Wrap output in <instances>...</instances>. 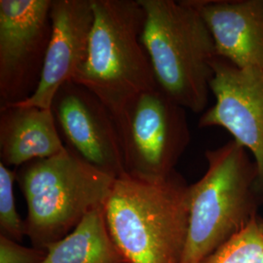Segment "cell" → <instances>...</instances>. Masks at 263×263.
I'll return each instance as SVG.
<instances>
[{"label": "cell", "mask_w": 263, "mask_h": 263, "mask_svg": "<svg viewBox=\"0 0 263 263\" xmlns=\"http://www.w3.org/2000/svg\"><path fill=\"white\" fill-rule=\"evenodd\" d=\"M258 223H259V226H260V228L262 229L263 231V218L262 217H260V216H258Z\"/></svg>", "instance_id": "e0dca14e"}, {"label": "cell", "mask_w": 263, "mask_h": 263, "mask_svg": "<svg viewBox=\"0 0 263 263\" xmlns=\"http://www.w3.org/2000/svg\"><path fill=\"white\" fill-rule=\"evenodd\" d=\"M213 70L211 92L216 102L201 115L198 127L222 128L250 152L263 204V68H241L216 57Z\"/></svg>", "instance_id": "ba28073f"}, {"label": "cell", "mask_w": 263, "mask_h": 263, "mask_svg": "<svg viewBox=\"0 0 263 263\" xmlns=\"http://www.w3.org/2000/svg\"><path fill=\"white\" fill-rule=\"evenodd\" d=\"M114 117L126 174L154 180L176 171L191 141L185 108L157 87L134 97Z\"/></svg>", "instance_id": "8992f818"}, {"label": "cell", "mask_w": 263, "mask_h": 263, "mask_svg": "<svg viewBox=\"0 0 263 263\" xmlns=\"http://www.w3.org/2000/svg\"><path fill=\"white\" fill-rule=\"evenodd\" d=\"M144 11L141 34L157 84L177 104L205 112L216 50L195 0H139Z\"/></svg>", "instance_id": "7a4b0ae2"}, {"label": "cell", "mask_w": 263, "mask_h": 263, "mask_svg": "<svg viewBox=\"0 0 263 263\" xmlns=\"http://www.w3.org/2000/svg\"><path fill=\"white\" fill-rule=\"evenodd\" d=\"M93 8L87 55L72 81L116 116L134 97L159 87L141 40L144 11L139 0H93Z\"/></svg>", "instance_id": "5b68a950"}, {"label": "cell", "mask_w": 263, "mask_h": 263, "mask_svg": "<svg viewBox=\"0 0 263 263\" xmlns=\"http://www.w3.org/2000/svg\"><path fill=\"white\" fill-rule=\"evenodd\" d=\"M17 170L9 169L0 162V229L1 234L12 240L21 241L26 235L25 221L20 217L16 209L14 182Z\"/></svg>", "instance_id": "9a60e30c"}, {"label": "cell", "mask_w": 263, "mask_h": 263, "mask_svg": "<svg viewBox=\"0 0 263 263\" xmlns=\"http://www.w3.org/2000/svg\"><path fill=\"white\" fill-rule=\"evenodd\" d=\"M216 56L241 68H263V0H195Z\"/></svg>", "instance_id": "8fae6325"}, {"label": "cell", "mask_w": 263, "mask_h": 263, "mask_svg": "<svg viewBox=\"0 0 263 263\" xmlns=\"http://www.w3.org/2000/svg\"><path fill=\"white\" fill-rule=\"evenodd\" d=\"M46 252L41 263H125L109 233L104 207L90 212Z\"/></svg>", "instance_id": "4fadbf2b"}, {"label": "cell", "mask_w": 263, "mask_h": 263, "mask_svg": "<svg viewBox=\"0 0 263 263\" xmlns=\"http://www.w3.org/2000/svg\"><path fill=\"white\" fill-rule=\"evenodd\" d=\"M46 254L44 249L27 248L9 237L0 235V263H41Z\"/></svg>", "instance_id": "2e32d148"}, {"label": "cell", "mask_w": 263, "mask_h": 263, "mask_svg": "<svg viewBox=\"0 0 263 263\" xmlns=\"http://www.w3.org/2000/svg\"><path fill=\"white\" fill-rule=\"evenodd\" d=\"M115 179L66 145L52 157L23 165L16 181L28 207L26 235L35 248L46 250L90 212L104 207Z\"/></svg>", "instance_id": "277c9868"}, {"label": "cell", "mask_w": 263, "mask_h": 263, "mask_svg": "<svg viewBox=\"0 0 263 263\" xmlns=\"http://www.w3.org/2000/svg\"><path fill=\"white\" fill-rule=\"evenodd\" d=\"M52 33L35 93L23 105L50 109L58 90L83 64L94 23L93 0H52Z\"/></svg>", "instance_id": "30bf717a"}, {"label": "cell", "mask_w": 263, "mask_h": 263, "mask_svg": "<svg viewBox=\"0 0 263 263\" xmlns=\"http://www.w3.org/2000/svg\"><path fill=\"white\" fill-rule=\"evenodd\" d=\"M202 263H263V231L258 216Z\"/></svg>", "instance_id": "5bb4252c"}, {"label": "cell", "mask_w": 263, "mask_h": 263, "mask_svg": "<svg viewBox=\"0 0 263 263\" xmlns=\"http://www.w3.org/2000/svg\"><path fill=\"white\" fill-rule=\"evenodd\" d=\"M51 110L65 145L114 178L126 174L116 119L98 96L71 80L58 90Z\"/></svg>", "instance_id": "9c48e42d"}, {"label": "cell", "mask_w": 263, "mask_h": 263, "mask_svg": "<svg viewBox=\"0 0 263 263\" xmlns=\"http://www.w3.org/2000/svg\"><path fill=\"white\" fill-rule=\"evenodd\" d=\"M207 171L189 187L186 243L181 263H202L257 216V167L231 140L205 151Z\"/></svg>", "instance_id": "3957f363"}, {"label": "cell", "mask_w": 263, "mask_h": 263, "mask_svg": "<svg viewBox=\"0 0 263 263\" xmlns=\"http://www.w3.org/2000/svg\"><path fill=\"white\" fill-rule=\"evenodd\" d=\"M189 187L177 171L161 179L124 174L104 203L113 242L125 263H181L187 237Z\"/></svg>", "instance_id": "6da1fadb"}, {"label": "cell", "mask_w": 263, "mask_h": 263, "mask_svg": "<svg viewBox=\"0 0 263 263\" xmlns=\"http://www.w3.org/2000/svg\"><path fill=\"white\" fill-rule=\"evenodd\" d=\"M52 0H0V107L35 93L52 33Z\"/></svg>", "instance_id": "52a82bcc"}, {"label": "cell", "mask_w": 263, "mask_h": 263, "mask_svg": "<svg viewBox=\"0 0 263 263\" xmlns=\"http://www.w3.org/2000/svg\"><path fill=\"white\" fill-rule=\"evenodd\" d=\"M66 147L51 108L23 104L0 107V162L20 168Z\"/></svg>", "instance_id": "7c38bea8"}]
</instances>
